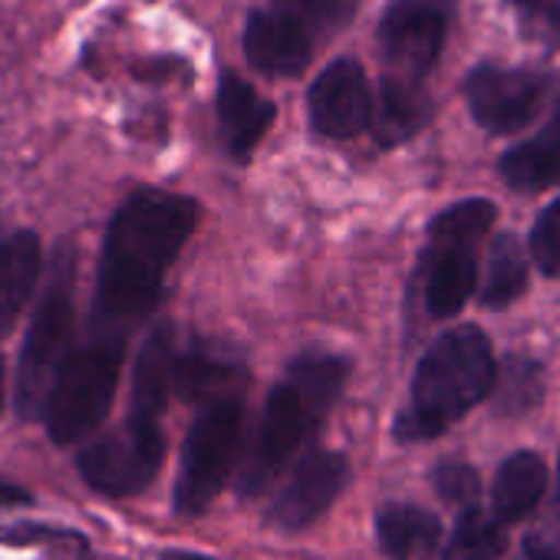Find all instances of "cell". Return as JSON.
<instances>
[{"mask_svg": "<svg viewBox=\"0 0 560 560\" xmlns=\"http://www.w3.org/2000/svg\"><path fill=\"white\" fill-rule=\"evenodd\" d=\"M448 0H393L380 21V50L393 73L425 77L448 34Z\"/></svg>", "mask_w": 560, "mask_h": 560, "instance_id": "obj_10", "label": "cell"}, {"mask_svg": "<svg viewBox=\"0 0 560 560\" xmlns=\"http://www.w3.org/2000/svg\"><path fill=\"white\" fill-rule=\"evenodd\" d=\"M0 409H4V357H0Z\"/></svg>", "mask_w": 560, "mask_h": 560, "instance_id": "obj_32", "label": "cell"}, {"mask_svg": "<svg viewBox=\"0 0 560 560\" xmlns=\"http://www.w3.org/2000/svg\"><path fill=\"white\" fill-rule=\"evenodd\" d=\"M18 504H34V494L8 478H0V508H18Z\"/></svg>", "mask_w": 560, "mask_h": 560, "instance_id": "obj_30", "label": "cell"}, {"mask_svg": "<svg viewBox=\"0 0 560 560\" xmlns=\"http://www.w3.org/2000/svg\"><path fill=\"white\" fill-rule=\"evenodd\" d=\"M280 4L291 8L317 34V31H337V27H343L357 14L360 0H280Z\"/></svg>", "mask_w": 560, "mask_h": 560, "instance_id": "obj_28", "label": "cell"}, {"mask_svg": "<svg viewBox=\"0 0 560 560\" xmlns=\"http://www.w3.org/2000/svg\"><path fill=\"white\" fill-rule=\"evenodd\" d=\"M126 343V337L86 334V343L70 350L44 409L47 432L57 445H73L103 425L119 389Z\"/></svg>", "mask_w": 560, "mask_h": 560, "instance_id": "obj_4", "label": "cell"}, {"mask_svg": "<svg viewBox=\"0 0 560 560\" xmlns=\"http://www.w3.org/2000/svg\"><path fill=\"white\" fill-rule=\"evenodd\" d=\"M494 409L504 416H524L530 412L540 396H544V380H540V366L527 357H508L498 370H494Z\"/></svg>", "mask_w": 560, "mask_h": 560, "instance_id": "obj_23", "label": "cell"}, {"mask_svg": "<svg viewBox=\"0 0 560 560\" xmlns=\"http://www.w3.org/2000/svg\"><path fill=\"white\" fill-rule=\"evenodd\" d=\"M175 357L178 340L172 324H159L139 350L132 376V416L162 419L168 396L175 393Z\"/></svg>", "mask_w": 560, "mask_h": 560, "instance_id": "obj_16", "label": "cell"}, {"mask_svg": "<svg viewBox=\"0 0 560 560\" xmlns=\"http://www.w3.org/2000/svg\"><path fill=\"white\" fill-rule=\"evenodd\" d=\"M494 370L491 343L478 327H455L442 334L419 360L412 406L396 419V435L402 442L442 435L471 406L491 396Z\"/></svg>", "mask_w": 560, "mask_h": 560, "instance_id": "obj_3", "label": "cell"}, {"mask_svg": "<svg viewBox=\"0 0 560 560\" xmlns=\"http://www.w3.org/2000/svg\"><path fill=\"white\" fill-rule=\"evenodd\" d=\"M162 560H214L208 553H195V550H165Z\"/></svg>", "mask_w": 560, "mask_h": 560, "instance_id": "obj_31", "label": "cell"}, {"mask_svg": "<svg viewBox=\"0 0 560 560\" xmlns=\"http://www.w3.org/2000/svg\"><path fill=\"white\" fill-rule=\"evenodd\" d=\"M162 458H165V435L159 419L129 412L126 425L86 445L77 465L90 488L113 498H126V494H139L159 475Z\"/></svg>", "mask_w": 560, "mask_h": 560, "instance_id": "obj_8", "label": "cell"}, {"mask_svg": "<svg viewBox=\"0 0 560 560\" xmlns=\"http://www.w3.org/2000/svg\"><path fill=\"white\" fill-rule=\"evenodd\" d=\"M527 288V257L514 234H501L491 244L485 284H481V304L485 307H508L514 304Z\"/></svg>", "mask_w": 560, "mask_h": 560, "instance_id": "obj_22", "label": "cell"}, {"mask_svg": "<svg viewBox=\"0 0 560 560\" xmlns=\"http://www.w3.org/2000/svg\"><path fill=\"white\" fill-rule=\"evenodd\" d=\"M350 481V462L340 452H311L298 468L294 478L284 485L267 511V521L277 530H304L317 517L330 511L340 491Z\"/></svg>", "mask_w": 560, "mask_h": 560, "instance_id": "obj_12", "label": "cell"}, {"mask_svg": "<svg viewBox=\"0 0 560 560\" xmlns=\"http://www.w3.org/2000/svg\"><path fill=\"white\" fill-rule=\"evenodd\" d=\"M73 291H77V247L60 244L54 254L50 280L34 311L31 330L24 337V353L18 363V412L44 419L54 380L70 357L73 340Z\"/></svg>", "mask_w": 560, "mask_h": 560, "instance_id": "obj_5", "label": "cell"}, {"mask_svg": "<svg viewBox=\"0 0 560 560\" xmlns=\"http://www.w3.org/2000/svg\"><path fill=\"white\" fill-rule=\"evenodd\" d=\"M494 521L485 517L475 504L462 508V517H458L455 537H452V550L462 560H498L504 553V534Z\"/></svg>", "mask_w": 560, "mask_h": 560, "instance_id": "obj_24", "label": "cell"}, {"mask_svg": "<svg viewBox=\"0 0 560 560\" xmlns=\"http://www.w3.org/2000/svg\"><path fill=\"white\" fill-rule=\"evenodd\" d=\"M530 257L544 277H560V201L547 205L530 228Z\"/></svg>", "mask_w": 560, "mask_h": 560, "instance_id": "obj_26", "label": "cell"}, {"mask_svg": "<svg viewBox=\"0 0 560 560\" xmlns=\"http://www.w3.org/2000/svg\"><path fill=\"white\" fill-rule=\"evenodd\" d=\"M311 126L324 139H353L373 126V93L366 70L353 57L334 60L307 93Z\"/></svg>", "mask_w": 560, "mask_h": 560, "instance_id": "obj_11", "label": "cell"}, {"mask_svg": "<svg viewBox=\"0 0 560 560\" xmlns=\"http://www.w3.org/2000/svg\"><path fill=\"white\" fill-rule=\"evenodd\" d=\"M244 54L267 77H294L311 63L314 31L284 4L277 11H254L244 31Z\"/></svg>", "mask_w": 560, "mask_h": 560, "instance_id": "obj_13", "label": "cell"}, {"mask_svg": "<svg viewBox=\"0 0 560 560\" xmlns=\"http://www.w3.org/2000/svg\"><path fill=\"white\" fill-rule=\"evenodd\" d=\"M550 73L537 70H504V67H478L468 83L465 96L471 116L481 129L494 136L521 132L550 96Z\"/></svg>", "mask_w": 560, "mask_h": 560, "instance_id": "obj_9", "label": "cell"}, {"mask_svg": "<svg viewBox=\"0 0 560 560\" xmlns=\"http://www.w3.org/2000/svg\"><path fill=\"white\" fill-rule=\"evenodd\" d=\"M432 116V100L422 90L419 77L389 73L380 86V100L373 109V132L380 145H399L416 136Z\"/></svg>", "mask_w": 560, "mask_h": 560, "instance_id": "obj_17", "label": "cell"}, {"mask_svg": "<svg viewBox=\"0 0 560 560\" xmlns=\"http://www.w3.org/2000/svg\"><path fill=\"white\" fill-rule=\"evenodd\" d=\"M241 380L237 360L224 357L214 347L195 343L175 357V393L188 402H211L221 396H237L234 383Z\"/></svg>", "mask_w": 560, "mask_h": 560, "instance_id": "obj_18", "label": "cell"}, {"mask_svg": "<svg viewBox=\"0 0 560 560\" xmlns=\"http://www.w3.org/2000/svg\"><path fill=\"white\" fill-rule=\"evenodd\" d=\"M557 501H560V462H557Z\"/></svg>", "mask_w": 560, "mask_h": 560, "instance_id": "obj_33", "label": "cell"}, {"mask_svg": "<svg viewBox=\"0 0 560 560\" xmlns=\"http://www.w3.org/2000/svg\"><path fill=\"white\" fill-rule=\"evenodd\" d=\"M442 521L419 504H386L376 514V540L389 560H412L435 550Z\"/></svg>", "mask_w": 560, "mask_h": 560, "instance_id": "obj_21", "label": "cell"}, {"mask_svg": "<svg viewBox=\"0 0 560 560\" xmlns=\"http://www.w3.org/2000/svg\"><path fill=\"white\" fill-rule=\"evenodd\" d=\"M44 273V244L34 231H18L0 244V337H8Z\"/></svg>", "mask_w": 560, "mask_h": 560, "instance_id": "obj_14", "label": "cell"}, {"mask_svg": "<svg viewBox=\"0 0 560 560\" xmlns=\"http://www.w3.org/2000/svg\"><path fill=\"white\" fill-rule=\"evenodd\" d=\"M241 425H244L241 396L211 399L198 412L185 439L182 468L175 481V511L182 517L205 514L211 501L221 494L241 452Z\"/></svg>", "mask_w": 560, "mask_h": 560, "instance_id": "obj_7", "label": "cell"}, {"mask_svg": "<svg viewBox=\"0 0 560 560\" xmlns=\"http://www.w3.org/2000/svg\"><path fill=\"white\" fill-rule=\"evenodd\" d=\"M198 224V205L162 188L132 191L109 221L90 334L126 337L159 304L165 273Z\"/></svg>", "mask_w": 560, "mask_h": 560, "instance_id": "obj_1", "label": "cell"}, {"mask_svg": "<svg viewBox=\"0 0 560 560\" xmlns=\"http://www.w3.org/2000/svg\"><path fill=\"white\" fill-rule=\"evenodd\" d=\"M501 178L517 191H540L560 175V100L550 122L527 142L501 155Z\"/></svg>", "mask_w": 560, "mask_h": 560, "instance_id": "obj_19", "label": "cell"}, {"mask_svg": "<svg viewBox=\"0 0 560 560\" xmlns=\"http://www.w3.org/2000/svg\"><path fill=\"white\" fill-rule=\"evenodd\" d=\"M347 376L350 366L327 353H304L288 366V376L270 389L264 402L257 432L241 465V491L247 498L264 494L267 485L304 448L340 399Z\"/></svg>", "mask_w": 560, "mask_h": 560, "instance_id": "obj_2", "label": "cell"}, {"mask_svg": "<svg viewBox=\"0 0 560 560\" xmlns=\"http://www.w3.org/2000/svg\"><path fill=\"white\" fill-rule=\"evenodd\" d=\"M527 40L544 50L560 44V0H508Z\"/></svg>", "mask_w": 560, "mask_h": 560, "instance_id": "obj_25", "label": "cell"}, {"mask_svg": "<svg viewBox=\"0 0 560 560\" xmlns=\"http://www.w3.org/2000/svg\"><path fill=\"white\" fill-rule=\"evenodd\" d=\"M494 214L498 208L491 201L468 198L432 221L422 254V301L432 317H455L475 294V241L494 224Z\"/></svg>", "mask_w": 560, "mask_h": 560, "instance_id": "obj_6", "label": "cell"}, {"mask_svg": "<svg viewBox=\"0 0 560 560\" xmlns=\"http://www.w3.org/2000/svg\"><path fill=\"white\" fill-rule=\"evenodd\" d=\"M432 485L439 491L442 501L448 504H478V494H481V478L471 465L465 462H442L432 475Z\"/></svg>", "mask_w": 560, "mask_h": 560, "instance_id": "obj_27", "label": "cell"}, {"mask_svg": "<svg viewBox=\"0 0 560 560\" xmlns=\"http://www.w3.org/2000/svg\"><path fill=\"white\" fill-rule=\"evenodd\" d=\"M547 491V465L534 452H514L501 462L491 488V504L498 521L527 517Z\"/></svg>", "mask_w": 560, "mask_h": 560, "instance_id": "obj_20", "label": "cell"}, {"mask_svg": "<svg viewBox=\"0 0 560 560\" xmlns=\"http://www.w3.org/2000/svg\"><path fill=\"white\" fill-rule=\"evenodd\" d=\"M524 544L534 560H560V517H550L534 527Z\"/></svg>", "mask_w": 560, "mask_h": 560, "instance_id": "obj_29", "label": "cell"}, {"mask_svg": "<svg viewBox=\"0 0 560 560\" xmlns=\"http://www.w3.org/2000/svg\"><path fill=\"white\" fill-rule=\"evenodd\" d=\"M270 122H273V103H267L241 77L224 73L218 86V126L228 152L234 159H244L260 142Z\"/></svg>", "mask_w": 560, "mask_h": 560, "instance_id": "obj_15", "label": "cell"}]
</instances>
